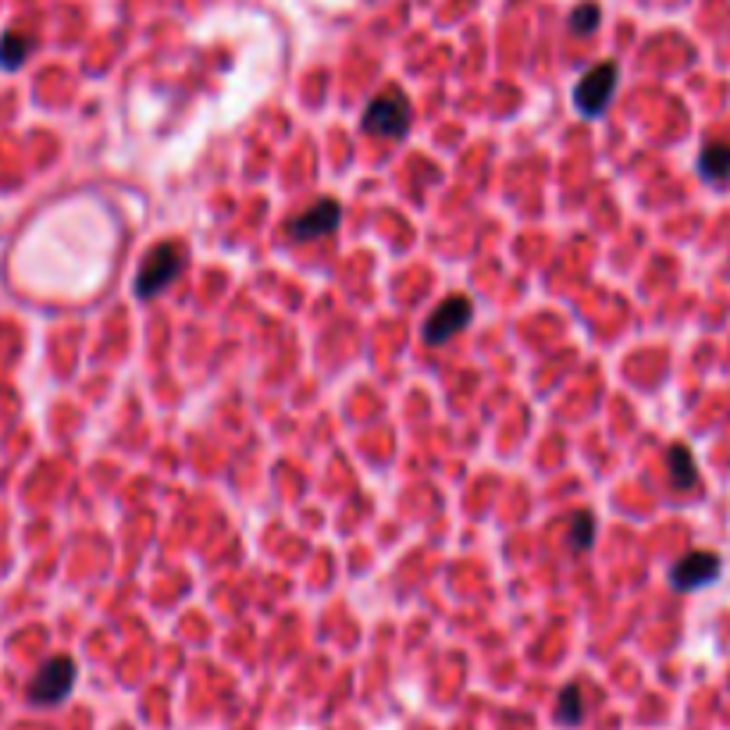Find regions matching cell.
I'll return each instance as SVG.
<instances>
[{"instance_id": "cell-1", "label": "cell", "mask_w": 730, "mask_h": 730, "mask_svg": "<svg viewBox=\"0 0 730 730\" xmlns=\"http://www.w3.org/2000/svg\"><path fill=\"white\" fill-rule=\"evenodd\" d=\"M182 271H185V247L182 242H157V247L147 253V261H142V267H139L133 293L139 299L161 296L168 285L182 275Z\"/></svg>"}, {"instance_id": "cell-2", "label": "cell", "mask_w": 730, "mask_h": 730, "mask_svg": "<svg viewBox=\"0 0 730 730\" xmlns=\"http://www.w3.org/2000/svg\"><path fill=\"white\" fill-rule=\"evenodd\" d=\"M413 107L403 90H385L367 104L364 111V133L381 136V139H403L410 133Z\"/></svg>"}, {"instance_id": "cell-3", "label": "cell", "mask_w": 730, "mask_h": 730, "mask_svg": "<svg viewBox=\"0 0 730 730\" xmlns=\"http://www.w3.org/2000/svg\"><path fill=\"white\" fill-rule=\"evenodd\" d=\"M76 688V660H68V655H54L47 660L39 670L33 684H28V703L33 706H57L65 703Z\"/></svg>"}, {"instance_id": "cell-4", "label": "cell", "mask_w": 730, "mask_h": 730, "mask_svg": "<svg viewBox=\"0 0 730 730\" xmlns=\"http://www.w3.org/2000/svg\"><path fill=\"white\" fill-rule=\"evenodd\" d=\"M613 93H617V65L613 61H598L595 68H589L578 82L574 90V107L584 114V118H598L606 107Z\"/></svg>"}, {"instance_id": "cell-5", "label": "cell", "mask_w": 730, "mask_h": 730, "mask_svg": "<svg viewBox=\"0 0 730 730\" xmlns=\"http://www.w3.org/2000/svg\"><path fill=\"white\" fill-rule=\"evenodd\" d=\"M475 318V304H470L467 296H446L442 304L432 310V318L424 321V339L432 342V346H442V342H449L453 335H460L464 328Z\"/></svg>"}, {"instance_id": "cell-6", "label": "cell", "mask_w": 730, "mask_h": 730, "mask_svg": "<svg viewBox=\"0 0 730 730\" xmlns=\"http://www.w3.org/2000/svg\"><path fill=\"white\" fill-rule=\"evenodd\" d=\"M339 221H342L339 199H318V204H313V207L299 210L296 218H289V225H285V236H289L293 242L324 239V236H332V232H335Z\"/></svg>"}, {"instance_id": "cell-7", "label": "cell", "mask_w": 730, "mask_h": 730, "mask_svg": "<svg viewBox=\"0 0 730 730\" xmlns=\"http://www.w3.org/2000/svg\"><path fill=\"white\" fill-rule=\"evenodd\" d=\"M720 578V556L717 552H688L681 556V560L670 567V584H674L677 592H695V589H706Z\"/></svg>"}, {"instance_id": "cell-8", "label": "cell", "mask_w": 730, "mask_h": 730, "mask_svg": "<svg viewBox=\"0 0 730 730\" xmlns=\"http://www.w3.org/2000/svg\"><path fill=\"white\" fill-rule=\"evenodd\" d=\"M698 171H703L706 182H730V142H709L698 153Z\"/></svg>"}, {"instance_id": "cell-9", "label": "cell", "mask_w": 730, "mask_h": 730, "mask_svg": "<svg viewBox=\"0 0 730 730\" xmlns=\"http://www.w3.org/2000/svg\"><path fill=\"white\" fill-rule=\"evenodd\" d=\"M666 467H670V484L674 489H695L698 481V467H695V456L688 446H670L666 449Z\"/></svg>"}, {"instance_id": "cell-10", "label": "cell", "mask_w": 730, "mask_h": 730, "mask_svg": "<svg viewBox=\"0 0 730 730\" xmlns=\"http://www.w3.org/2000/svg\"><path fill=\"white\" fill-rule=\"evenodd\" d=\"M33 47H36L33 36H25V33H4V36H0V68H8V71L22 68V65L28 61V54H33Z\"/></svg>"}, {"instance_id": "cell-11", "label": "cell", "mask_w": 730, "mask_h": 730, "mask_svg": "<svg viewBox=\"0 0 730 730\" xmlns=\"http://www.w3.org/2000/svg\"><path fill=\"white\" fill-rule=\"evenodd\" d=\"M556 717H560V723H570V727H578L584 720V698H581L578 684H567V688L560 692V698H556Z\"/></svg>"}, {"instance_id": "cell-12", "label": "cell", "mask_w": 730, "mask_h": 730, "mask_svg": "<svg viewBox=\"0 0 730 730\" xmlns=\"http://www.w3.org/2000/svg\"><path fill=\"white\" fill-rule=\"evenodd\" d=\"M570 549L574 552H584V549H592V541H595V517L592 513H584V510H578L574 517H570Z\"/></svg>"}, {"instance_id": "cell-13", "label": "cell", "mask_w": 730, "mask_h": 730, "mask_svg": "<svg viewBox=\"0 0 730 730\" xmlns=\"http://www.w3.org/2000/svg\"><path fill=\"white\" fill-rule=\"evenodd\" d=\"M598 19H603V11H598V4H592V0H584V4H578L574 11H570V33H574V36H589V33H595Z\"/></svg>"}]
</instances>
